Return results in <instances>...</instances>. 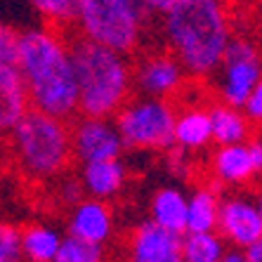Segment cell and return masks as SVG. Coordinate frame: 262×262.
Here are the masks:
<instances>
[{
    "instance_id": "obj_3",
    "label": "cell",
    "mask_w": 262,
    "mask_h": 262,
    "mask_svg": "<svg viewBox=\"0 0 262 262\" xmlns=\"http://www.w3.org/2000/svg\"><path fill=\"white\" fill-rule=\"evenodd\" d=\"M78 80L80 116L116 118L130 102L135 88V69L116 50L92 43L83 36L69 38Z\"/></svg>"
},
{
    "instance_id": "obj_15",
    "label": "cell",
    "mask_w": 262,
    "mask_h": 262,
    "mask_svg": "<svg viewBox=\"0 0 262 262\" xmlns=\"http://www.w3.org/2000/svg\"><path fill=\"white\" fill-rule=\"evenodd\" d=\"M213 140V121L210 106H184L177 111L175 123V144L184 154L201 151Z\"/></svg>"
},
{
    "instance_id": "obj_16",
    "label": "cell",
    "mask_w": 262,
    "mask_h": 262,
    "mask_svg": "<svg viewBox=\"0 0 262 262\" xmlns=\"http://www.w3.org/2000/svg\"><path fill=\"white\" fill-rule=\"evenodd\" d=\"M80 182L88 196L109 201L116 194H121L125 184V165L121 163V159L85 163L80 168Z\"/></svg>"
},
{
    "instance_id": "obj_8",
    "label": "cell",
    "mask_w": 262,
    "mask_h": 262,
    "mask_svg": "<svg viewBox=\"0 0 262 262\" xmlns=\"http://www.w3.org/2000/svg\"><path fill=\"white\" fill-rule=\"evenodd\" d=\"M73 137V156L80 163L118 159L125 149L116 121L99 116H80L71 128Z\"/></svg>"
},
{
    "instance_id": "obj_26",
    "label": "cell",
    "mask_w": 262,
    "mask_h": 262,
    "mask_svg": "<svg viewBox=\"0 0 262 262\" xmlns=\"http://www.w3.org/2000/svg\"><path fill=\"white\" fill-rule=\"evenodd\" d=\"M57 196H59V201L64 203V206L73 208L76 203H80L83 199H85V189H83V182L78 180H73V177H64L59 184H57Z\"/></svg>"
},
{
    "instance_id": "obj_7",
    "label": "cell",
    "mask_w": 262,
    "mask_h": 262,
    "mask_svg": "<svg viewBox=\"0 0 262 262\" xmlns=\"http://www.w3.org/2000/svg\"><path fill=\"white\" fill-rule=\"evenodd\" d=\"M262 83V57L255 45L246 38H234L222 67L217 71L220 102L244 109L248 97Z\"/></svg>"
},
{
    "instance_id": "obj_4",
    "label": "cell",
    "mask_w": 262,
    "mask_h": 262,
    "mask_svg": "<svg viewBox=\"0 0 262 262\" xmlns=\"http://www.w3.org/2000/svg\"><path fill=\"white\" fill-rule=\"evenodd\" d=\"M10 151L17 168L29 180H57L73 159L71 128L64 118L31 109L10 130Z\"/></svg>"
},
{
    "instance_id": "obj_21",
    "label": "cell",
    "mask_w": 262,
    "mask_h": 262,
    "mask_svg": "<svg viewBox=\"0 0 262 262\" xmlns=\"http://www.w3.org/2000/svg\"><path fill=\"white\" fill-rule=\"evenodd\" d=\"M227 250L215 232H187L182 236L184 262H220Z\"/></svg>"
},
{
    "instance_id": "obj_11",
    "label": "cell",
    "mask_w": 262,
    "mask_h": 262,
    "mask_svg": "<svg viewBox=\"0 0 262 262\" xmlns=\"http://www.w3.org/2000/svg\"><path fill=\"white\" fill-rule=\"evenodd\" d=\"M222 238L244 250L246 246L262 238V215L255 199L248 196H227L220 208V225Z\"/></svg>"
},
{
    "instance_id": "obj_5",
    "label": "cell",
    "mask_w": 262,
    "mask_h": 262,
    "mask_svg": "<svg viewBox=\"0 0 262 262\" xmlns=\"http://www.w3.org/2000/svg\"><path fill=\"white\" fill-rule=\"evenodd\" d=\"M146 14L144 0H80L76 29L92 43L130 55L142 40Z\"/></svg>"
},
{
    "instance_id": "obj_20",
    "label": "cell",
    "mask_w": 262,
    "mask_h": 262,
    "mask_svg": "<svg viewBox=\"0 0 262 262\" xmlns=\"http://www.w3.org/2000/svg\"><path fill=\"white\" fill-rule=\"evenodd\" d=\"M222 199L213 187H199L189 196V220L187 232H215L220 225Z\"/></svg>"
},
{
    "instance_id": "obj_23",
    "label": "cell",
    "mask_w": 262,
    "mask_h": 262,
    "mask_svg": "<svg viewBox=\"0 0 262 262\" xmlns=\"http://www.w3.org/2000/svg\"><path fill=\"white\" fill-rule=\"evenodd\" d=\"M52 262H104V246L67 234Z\"/></svg>"
},
{
    "instance_id": "obj_31",
    "label": "cell",
    "mask_w": 262,
    "mask_h": 262,
    "mask_svg": "<svg viewBox=\"0 0 262 262\" xmlns=\"http://www.w3.org/2000/svg\"><path fill=\"white\" fill-rule=\"evenodd\" d=\"M255 203H257V208H260V215H262V189L257 191V196H255Z\"/></svg>"
},
{
    "instance_id": "obj_18",
    "label": "cell",
    "mask_w": 262,
    "mask_h": 262,
    "mask_svg": "<svg viewBox=\"0 0 262 262\" xmlns=\"http://www.w3.org/2000/svg\"><path fill=\"white\" fill-rule=\"evenodd\" d=\"M210 121H213V140L217 146L241 144L250 140V118L246 116L244 109L217 102L210 106Z\"/></svg>"
},
{
    "instance_id": "obj_12",
    "label": "cell",
    "mask_w": 262,
    "mask_h": 262,
    "mask_svg": "<svg viewBox=\"0 0 262 262\" xmlns=\"http://www.w3.org/2000/svg\"><path fill=\"white\" fill-rule=\"evenodd\" d=\"M67 227L71 236H78L83 241L104 246L111 238V234H114V213H111V206L106 201L85 196L83 201L71 208Z\"/></svg>"
},
{
    "instance_id": "obj_32",
    "label": "cell",
    "mask_w": 262,
    "mask_h": 262,
    "mask_svg": "<svg viewBox=\"0 0 262 262\" xmlns=\"http://www.w3.org/2000/svg\"><path fill=\"white\" fill-rule=\"evenodd\" d=\"M217 3H222V5H229V3H234V0H217Z\"/></svg>"
},
{
    "instance_id": "obj_24",
    "label": "cell",
    "mask_w": 262,
    "mask_h": 262,
    "mask_svg": "<svg viewBox=\"0 0 262 262\" xmlns=\"http://www.w3.org/2000/svg\"><path fill=\"white\" fill-rule=\"evenodd\" d=\"M0 262H26L21 229L5 222L0 227Z\"/></svg>"
},
{
    "instance_id": "obj_6",
    "label": "cell",
    "mask_w": 262,
    "mask_h": 262,
    "mask_svg": "<svg viewBox=\"0 0 262 262\" xmlns=\"http://www.w3.org/2000/svg\"><path fill=\"white\" fill-rule=\"evenodd\" d=\"M128 149L165 151L175 144L177 109L170 99L142 97L130 99L114 118Z\"/></svg>"
},
{
    "instance_id": "obj_13",
    "label": "cell",
    "mask_w": 262,
    "mask_h": 262,
    "mask_svg": "<svg viewBox=\"0 0 262 262\" xmlns=\"http://www.w3.org/2000/svg\"><path fill=\"white\" fill-rule=\"evenodd\" d=\"M210 170L220 184H229V187L246 184L255 175H260V168H257L248 142L217 146V151L213 154V161H210Z\"/></svg>"
},
{
    "instance_id": "obj_29",
    "label": "cell",
    "mask_w": 262,
    "mask_h": 262,
    "mask_svg": "<svg viewBox=\"0 0 262 262\" xmlns=\"http://www.w3.org/2000/svg\"><path fill=\"white\" fill-rule=\"evenodd\" d=\"M244 255L248 262H262V238L255 241V244H250L244 248Z\"/></svg>"
},
{
    "instance_id": "obj_19",
    "label": "cell",
    "mask_w": 262,
    "mask_h": 262,
    "mask_svg": "<svg viewBox=\"0 0 262 262\" xmlns=\"http://www.w3.org/2000/svg\"><path fill=\"white\" fill-rule=\"evenodd\" d=\"M64 241L55 227L33 222L21 229V244H24L26 262H52L59 253V246Z\"/></svg>"
},
{
    "instance_id": "obj_9",
    "label": "cell",
    "mask_w": 262,
    "mask_h": 262,
    "mask_svg": "<svg viewBox=\"0 0 262 262\" xmlns=\"http://www.w3.org/2000/svg\"><path fill=\"white\" fill-rule=\"evenodd\" d=\"M187 69L170 50L144 55L135 67V88L146 97L170 99L182 90L187 80Z\"/></svg>"
},
{
    "instance_id": "obj_30",
    "label": "cell",
    "mask_w": 262,
    "mask_h": 262,
    "mask_svg": "<svg viewBox=\"0 0 262 262\" xmlns=\"http://www.w3.org/2000/svg\"><path fill=\"white\" fill-rule=\"evenodd\" d=\"M220 262H248L244 255V250H227Z\"/></svg>"
},
{
    "instance_id": "obj_25",
    "label": "cell",
    "mask_w": 262,
    "mask_h": 262,
    "mask_svg": "<svg viewBox=\"0 0 262 262\" xmlns=\"http://www.w3.org/2000/svg\"><path fill=\"white\" fill-rule=\"evenodd\" d=\"M19 45H21V31H17L10 24H3L0 29V64H17Z\"/></svg>"
},
{
    "instance_id": "obj_2",
    "label": "cell",
    "mask_w": 262,
    "mask_h": 262,
    "mask_svg": "<svg viewBox=\"0 0 262 262\" xmlns=\"http://www.w3.org/2000/svg\"><path fill=\"white\" fill-rule=\"evenodd\" d=\"M165 45L191 78H210L220 71L232 45V19L217 0H182L163 14Z\"/></svg>"
},
{
    "instance_id": "obj_10",
    "label": "cell",
    "mask_w": 262,
    "mask_h": 262,
    "mask_svg": "<svg viewBox=\"0 0 262 262\" xmlns=\"http://www.w3.org/2000/svg\"><path fill=\"white\" fill-rule=\"evenodd\" d=\"M182 236L146 220L130 234L128 262H184Z\"/></svg>"
},
{
    "instance_id": "obj_27",
    "label": "cell",
    "mask_w": 262,
    "mask_h": 262,
    "mask_svg": "<svg viewBox=\"0 0 262 262\" xmlns=\"http://www.w3.org/2000/svg\"><path fill=\"white\" fill-rule=\"evenodd\" d=\"M244 111H246V116L250 118V123H262V83L253 90V95L248 97Z\"/></svg>"
},
{
    "instance_id": "obj_1",
    "label": "cell",
    "mask_w": 262,
    "mask_h": 262,
    "mask_svg": "<svg viewBox=\"0 0 262 262\" xmlns=\"http://www.w3.org/2000/svg\"><path fill=\"white\" fill-rule=\"evenodd\" d=\"M17 67L24 73L31 109L64 121L80 114L71 43L59 29L33 26L21 31Z\"/></svg>"
},
{
    "instance_id": "obj_28",
    "label": "cell",
    "mask_w": 262,
    "mask_h": 262,
    "mask_svg": "<svg viewBox=\"0 0 262 262\" xmlns=\"http://www.w3.org/2000/svg\"><path fill=\"white\" fill-rule=\"evenodd\" d=\"M144 3H146V10L151 14H161V17H163V14L170 12L172 7L180 5L182 0H144Z\"/></svg>"
},
{
    "instance_id": "obj_22",
    "label": "cell",
    "mask_w": 262,
    "mask_h": 262,
    "mask_svg": "<svg viewBox=\"0 0 262 262\" xmlns=\"http://www.w3.org/2000/svg\"><path fill=\"white\" fill-rule=\"evenodd\" d=\"M29 5L48 26L64 31L76 26L80 0H29Z\"/></svg>"
},
{
    "instance_id": "obj_17",
    "label": "cell",
    "mask_w": 262,
    "mask_h": 262,
    "mask_svg": "<svg viewBox=\"0 0 262 262\" xmlns=\"http://www.w3.org/2000/svg\"><path fill=\"white\" fill-rule=\"evenodd\" d=\"M151 220L156 225L165 227L168 232L187 234L189 220V196L177 187H161L151 199Z\"/></svg>"
},
{
    "instance_id": "obj_14",
    "label": "cell",
    "mask_w": 262,
    "mask_h": 262,
    "mask_svg": "<svg viewBox=\"0 0 262 262\" xmlns=\"http://www.w3.org/2000/svg\"><path fill=\"white\" fill-rule=\"evenodd\" d=\"M0 125L10 130L31 111L29 88L17 64H0Z\"/></svg>"
}]
</instances>
